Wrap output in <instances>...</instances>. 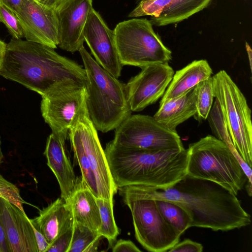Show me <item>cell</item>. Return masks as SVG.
<instances>
[{"instance_id":"obj_9","label":"cell","mask_w":252,"mask_h":252,"mask_svg":"<svg viewBox=\"0 0 252 252\" xmlns=\"http://www.w3.org/2000/svg\"><path fill=\"white\" fill-rule=\"evenodd\" d=\"M114 144L124 147L152 150L182 149L177 131L171 130L152 116L130 115L116 129Z\"/></svg>"},{"instance_id":"obj_34","label":"cell","mask_w":252,"mask_h":252,"mask_svg":"<svg viewBox=\"0 0 252 252\" xmlns=\"http://www.w3.org/2000/svg\"><path fill=\"white\" fill-rule=\"evenodd\" d=\"M113 252H140L133 242L130 240L120 239L112 247Z\"/></svg>"},{"instance_id":"obj_14","label":"cell","mask_w":252,"mask_h":252,"mask_svg":"<svg viewBox=\"0 0 252 252\" xmlns=\"http://www.w3.org/2000/svg\"><path fill=\"white\" fill-rule=\"evenodd\" d=\"M83 36L96 62L116 78L120 77L123 65L118 55L114 30L107 26L94 8L88 16Z\"/></svg>"},{"instance_id":"obj_1","label":"cell","mask_w":252,"mask_h":252,"mask_svg":"<svg viewBox=\"0 0 252 252\" xmlns=\"http://www.w3.org/2000/svg\"><path fill=\"white\" fill-rule=\"evenodd\" d=\"M127 186L140 196L179 205L189 214L191 227L226 231L251 223V216L243 208L237 195L209 180L187 175L173 185L164 188Z\"/></svg>"},{"instance_id":"obj_37","label":"cell","mask_w":252,"mask_h":252,"mask_svg":"<svg viewBox=\"0 0 252 252\" xmlns=\"http://www.w3.org/2000/svg\"><path fill=\"white\" fill-rule=\"evenodd\" d=\"M0 252H8L4 233L0 222Z\"/></svg>"},{"instance_id":"obj_41","label":"cell","mask_w":252,"mask_h":252,"mask_svg":"<svg viewBox=\"0 0 252 252\" xmlns=\"http://www.w3.org/2000/svg\"><path fill=\"white\" fill-rule=\"evenodd\" d=\"M3 158V155L1 151V141H0V166L1 163L2 162V159Z\"/></svg>"},{"instance_id":"obj_30","label":"cell","mask_w":252,"mask_h":252,"mask_svg":"<svg viewBox=\"0 0 252 252\" xmlns=\"http://www.w3.org/2000/svg\"><path fill=\"white\" fill-rule=\"evenodd\" d=\"M0 197L6 200L18 207L26 214L23 205L34 206L24 200L21 197L20 190L16 186L6 180L0 173Z\"/></svg>"},{"instance_id":"obj_22","label":"cell","mask_w":252,"mask_h":252,"mask_svg":"<svg viewBox=\"0 0 252 252\" xmlns=\"http://www.w3.org/2000/svg\"><path fill=\"white\" fill-rule=\"evenodd\" d=\"M212 0H171V2L151 22L157 26L175 24L184 21L206 8Z\"/></svg>"},{"instance_id":"obj_40","label":"cell","mask_w":252,"mask_h":252,"mask_svg":"<svg viewBox=\"0 0 252 252\" xmlns=\"http://www.w3.org/2000/svg\"><path fill=\"white\" fill-rule=\"evenodd\" d=\"M246 50H247L248 57H249L250 66V68L251 70L252 69V50H251V48L250 45L247 42L246 43Z\"/></svg>"},{"instance_id":"obj_4","label":"cell","mask_w":252,"mask_h":252,"mask_svg":"<svg viewBox=\"0 0 252 252\" xmlns=\"http://www.w3.org/2000/svg\"><path fill=\"white\" fill-rule=\"evenodd\" d=\"M78 52L85 70L89 117L97 130L115 129L132 112L126 84L100 65L84 46Z\"/></svg>"},{"instance_id":"obj_6","label":"cell","mask_w":252,"mask_h":252,"mask_svg":"<svg viewBox=\"0 0 252 252\" xmlns=\"http://www.w3.org/2000/svg\"><path fill=\"white\" fill-rule=\"evenodd\" d=\"M212 77L214 98L219 103L234 147L252 167L251 110L247 99L225 70H220Z\"/></svg>"},{"instance_id":"obj_28","label":"cell","mask_w":252,"mask_h":252,"mask_svg":"<svg viewBox=\"0 0 252 252\" xmlns=\"http://www.w3.org/2000/svg\"><path fill=\"white\" fill-rule=\"evenodd\" d=\"M68 137L75 157L81 170V178L95 197L99 198V193L96 180L89 163L88 158L77 141L71 136H68Z\"/></svg>"},{"instance_id":"obj_13","label":"cell","mask_w":252,"mask_h":252,"mask_svg":"<svg viewBox=\"0 0 252 252\" xmlns=\"http://www.w3.org/2000/svg\"><path fill=\"white\" fill-rule=\"evenodd\" d=\"M26 40L55 49L59 44V27L54 9L36 0H25L15 13Z\"/></svg>"},{"instance_id":"obj_3","label":"cell","mask_w":252,"mask_h":252,"mask_svg":"<svg viewBox=\"0 0 252 252\" xmlns=\"http://www.w3.org/2000/svg\"><path fill=\"white\" fill-rule=\"evenodd\" d=\"M118 189L130 185L170 187L187 175V150H152L129 148L111 141L104 150Z\"/></svg>"},{"instance_id":"obj_32","label":"cell","mask_w":252,"mask_h":252,"mask_svg":"<svg viewBox=\"0 0 252 252\" xmlns=\"http://www.w3.org/2000/svg\"><path fill=\"white\" fill-rule=\"evenodd\" d=\"M73 225L59 236L47 252H67L71 242Z\"/></svg>"},{"instance_id":"obj_16","label":"cell","mask_w":252,"mask_h":252,"mask_svg":"<svg viewBox=\"0 0 252 252\" xmlns=\"http://www.w3.org/2000/svg\"><path fill=\"white\" fill-rule=\"evenodd\" d=\"M0 222L8 252H38L30 219L16 206L0 197Z\"/></svg>"},{"instance_id":"obj_7","label":"cell","mask_w":252,"mask_h":252,"mask_svg":"<svg viewBox=\"0 0 252 252\" xmlns=\"http://www.w3.org/2000/svg\"><path fill=\"white\" fill-rule=\"evenodd\" d=\"M122 64L141 68L152 64L168 63L172 52L155 32L146 18H134L119 23L114 30Z\"/></svg>"},{"instance_id":"obj_5","label":"cell","mask_w":252,"mask_h":252,"mask_svg":"<svg viewBox=\"0 0 252 252\" xmlns=\"http://www.w3.org/2000/svg\"><path fill=\"white\" fill-rule=\"evenodd\" d=\"M187 150L188 176L217 183L236 195L245 186L247 178L238 159L215 136L201 138Z\"/></svg>"},{"instance_id":"obj_33","label":"cell","mask_w":252,"mask_h":252,"mask_svg":"<svg viewBox=\"0 0 252 252\" xmlns=\"http://www.w3.org/2000/svg\"><path fill=\"white\" fill-rule=\"evenodd\" d=\"M203 250V247L200 243L186 239L181 242H178L168 252H202Z\"/></svg>"},{"instance_id":"obj_20","label":"cell","mask_w":252,"mask_h":252,"mask_svg":"<svg viewBox=\"0 0 252 252\" xmlns=\"http://www.w3.org/2000/svg\"><path fill=\"white\" fill-rule=\"evenodd\" d=\"M67 202L70 206L74 222L98 232L101 219L96 197L82 178H77L75 189Z\"/></svg>"},{"instance_id":"obj_2","label":"cell","mask_w":252,"mask_h":252,"mask_svg":"<svg viewBox=\"0 0 252 252\" xmlns=\"http://www.w3.org/2000/svg\"><path fill=\"white\" fill-rule=\"evenodd\" d=\"M46 45L12 38L7 43L0 76L41 97L69 88L85 87L84 68Z\"/></svg>"},{"instance_id":"obj_18","label":"cell","mask_w":252,"mask_h":252,"mask_svg":"<svg viewBox=\"0 0 252 252\" xmlns=\"http://www.w3.org/2000/svg\"><path fill=\"white\" fill-rule=\"evenodd\" d=\"M30 220L50 245L74 223L70 206L61 197L40 210L39 215Z\"/></svg>"},{"instance_id":"obj_39","label":"cell","mask_w":252,"mask_h":252,"mask_svg":"<svg viewBox=\"0 0 252 252\" xmlns=\"http://www.w3.org/2000/svg\"><path fill=\"white\" fill-rule=\"evenodd\" d=\"M7 43L0 39V69L4 59Z\"/></svg>"},{"instance_id":"obj_38","label":"cell","mask_w":252,"mask_h":252,"mask_svg":"<svg viewBox=\"0 0 252 252\" xmlns=\"http://www.w3.org/2000/svg\"><path fill=\"white\" fill-rule=\"evenodd\" d=\"M41 4L54 9L63 0H36Z\"/></svg>"},{"instance_id":"obj_19","label":"cell","mask_w":252,"mask_h":252,"mask_svg":"<svg viewBox=\"0 0 252 252\" xmlns=\"http://www.w3.org/2000/svg\"><path fill=\"white\" fill-rule=\"evenodd\" d=\"M212 74V69L206 60L192 61L174 74L160 102L184 95Z\"/></svg>"},{"instance_id":"obj_25","label":"cell","mask_w":252,"mask_h":252,"mask_svg":"<svg viewBox=\"0 0 252 252\" xmlns=\"http://www.w3.org/2000/svg\"><path fill=\"white\" fill-rule=\"evenodd\" d=\"M158 208L166 221L181 235L191 227L188 213L175 203L164 200H156Z\"/></svg>"},{"instance_id":"obj_36","label":"cell","mask_w":252,"mask_h":252,"mask_svg":"<svg viewBox=\"0 0 252 252\" xmlns=\"http://www.w3.org/2000/svg\"><path fill=\"white\" fill-rule=\"evenodd\" d=\"M25 0H0L4 6L16 13L20 9Z\"/></svg>"},{"instance_id":"obj_27","label":"cell","mask_w":252,"mask_h":252,"mask_svg":"<svg viewBox=\"0 0 252 252\" xmlns=\"http://www.w3.org/2000/svg\"><path fill=\"white\" fill-rule=\"evenodd\" d=\"M196 112L193 116L200 122L207 119L213 106L214 98L212 76L196 86Z\"/></svg>"},{"instance_id":"obj_29","label":"cell","mask_w":252,"mask_h":252,"mask_svg":"<svg viewBox=\"0 0 252 252\" xmlns=\"http://www.w3.org/2000/svg\"><path fill=\"white\" fill-rule=\"evenodd\" d=\"M171 0H141L137 6L128 14V17L143 16L158 17Z\"/></svg>"},{"instance_id":"obj_11","label":"cell","mask_w":252,"mask_h":252,"mask_svg":"<svg viewBox=\"0 0 252 252\" xmlns=\"http://www.w3.org/2000/svg\"><path fill=\"white\" fill-rule=\"evenodd\" d=\"M85 87L60 91L42 97L40 110L52 132L66 140L70 129L87 109Z\"/></svg>"},{"instance_id":"obj_10","label":"cell","mask_w":252,"mask_h":252,"mask_svg":"<svg viewBox=\"0 0 252 252\" xmlns=\"http://www.w3.org/2000/svg\"><path fill=\"white\" fill-rule=\"evenodd\" d=\"M68 136L77 141L88 158L96 180L99 198L113 202L114 196L118 189L111 175L97 129L89 117L87 109L70 129Z\"/></svg>"},{"instance_id":"obj_12","label":"cell","mask_w":252,"mask_h":252,"mask_svg":"<svg viewBox=\"0 0 252 252\" xmlns=\"http://www.w3.org/2000/svg\"><path fill=\"white\" fill-rule=\"evenodd\" d=\"M174 74L168 63L152 64L141 68V71L126 84L131 111H142L162 97Z\"/></svg>"},{"instance_id":"obj_31","label":"cell","mask_w":252,"mask_h":252,"mask_svg":"<svg viewBox=\"0 0 252 252\" xmlns=\"http://www.w3.org/2000/svg\"><path fill=\"white\" fill-rule=\"evenodd\" d=\"M0 22L4 25L12 38L21 39L24 37L23 30L16 15L0 2Z\"/></svg>"},{"instance_id":"obj_35","label":"cell","mask_w":252,"mask_h":252,"mask_svg":"<svg viewBox=\"0 0 252 252\" xmlns=\"http://www.w3.org/2000/svg\"><path fill=\"white\" fill-rule=\"evenodd\" d=\"M36 242L38 252H47L50 246L46 238L38 231L33 225Z\"/></svg>"},{"instance_id":"obj_26","label":"cell","mask_w":252,"mask_h":252,"mask_svg":"<svg viewBox=\"0 0 252 252\" xmlns=\"http://www.w3.org/2000/svg\"><path fill=\"white\" fill-rule=\"evenodd\" d=\"M99 208L101 225L98 233L105 238L109 245L112 246L119 234L113 213V202L101 198H96Z\"/></svg>"},{"instance_id":"obj_8","label":"cell","mask_w":252,"mask_h":252,"mask_svg":"<svg viewBox=\"0 0 252 252\" xmlns=\"http://www.w3.org/2000/svg\"><path fill=\"white\" fill-rule=\"evenodd\" d=\"M118 189L131 212L135 238L145 250L167 252L179 242L181 235L164 218L155 199L140 196L127 186Z\"/></svg>"},{"instance_id":"obj_21","label":"cell","mask_w":252,"mask_h":252,"mask_svg":"<svg viewBox=\"0 0 252 252\" xmlns=\"http://www.w3.org/2000/svg\"><path fill=\"white\" fill-rule=\"evenodd\" d=\"M196 98L195 86L184 95L160 102L153 117L167 128L177 131L179 125L196 114Z\"/></svg>"},{"instance_id":"obj_24","label":"cell","mask_w":252,"mask_h":252,"mask_svg":"<svg viewBox=\"0 0 252 252\" xmlns=\"http://www.w3.org/2000/svg\"><path fill=\"white\" fill-rule=\"evenodd\" d=\"M102 238L97 231L74 221L71 242L67 252H96Z\"/></svg>"},{"instance_id":"obj_17","label":"cell","mask_w":252,"mask_h":252,"mask_svg":"<svg viewBox=\"0 0 252 252\" xmlns=\"http://www.w3.org/2000/svg\"><path fill=\"white\" fill-rule=\"evenodd\" d=\"M65 144L64 139L52 132L47 138L44 155L59 183L61 197L67 202L75 189L77 178L67 156Z\"/></svg>"},{"instance_id":"obj_15","label":"cell","mask_w":252,"mask_h":252,"mask_svg":"<svg viewBox=\"0 0 252 252\" xmlns=\"http://www.w3.org/2000/svg\"><path fill=\"white\" fill-rule=\"evenodd\" d=\"M93 7V0H63L55 9L59 27V44L73 53L84 42L83 31Z\"/></svg>"},{"instance_id":"obj_23","label":"cell","mask_w":252,"mask_h":252,"mask_svg":"<svg viewBox=\"0 0 252 252\" xmlns=\"http://www.w3.org/2000/svg\"><path fill=\"white\" fill-rule=\"evenodd\" d=\"M207 119H208L210 127L216 137L225 143L230 149L244 171L248 182L252 183L251 167L244 161L235 149L220 106L216 99Z\"/></svg>"}]
</instances>
